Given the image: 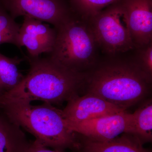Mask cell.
I'll return each instance as SVG.
<instances>
[{"instance_id":"cell-1","label":"cell","mask_w":152,"mask_h":152,"mask_svg":"<svg viewBox=\"0 0 152 152\" xmlns=\"http://www.w3.org/2000/svg\"><path fill=\"white\" fill-rule=\"evenodd\" d=\"M150 82L133 58L132 51L101 55L96 65L86 73L83 87L114 105L126 110L143 99Z\"/></svg>"},{"instance_id":"cell-2","label":"cell","mask_w":152,"mask_h":152,"mask_svg":"<svg viewBox=\"0 0 152 152\" xmlns=\"http://www.w3.org/2000/svg\"><path fill=\"white\" fill-rule=\"evenodd\" d=\"M25 58L29 63V72L16 87L0 96V104L37 100L57 104L77 96L83 88L86 73L64 67L49 57Z\"/></svg>"},{"instance_id":"cell-3","label":"cell","mask_w":152,"mask_h":152,"mask_svg":"<svg viewBox=\"0 0 152 152\" xmlns=\"http://www.w3.org/2000/svg\"><path fill=\"white\" fill-rule=\"evenodd\" d=\"M0 109L11 122L32 134L36 141L45 146L61 151L81 148L77 134L68 127L62 110L53 105L8 103L1 104Z\"/></svg>"},{"instance_id":"cell-4","label":"cell","mask_w":152,"mask_h":152,"mask_svg":"<svg viewBox=\"0 0 152 152\" xmlns=\"http://www.w3.org/2000/svg\"><path fill=\"white\" fill-rule=\"evenodd\" d=\"M101 55L88 22L74 14L57 30L49 57L66 69L86 73L96 65Z\"/></svg>"},{"instance_id":"cell-5","label":"cell","mask_w":152,"mask_h":152,"mask_svg":"<svg viewBox=\"0 0 152 152\" xmlns=\"http://www.w3.org/2000/svg\"><path fill=\"white\" fill-rule=\"evenodd\" d=\"M101 54L112 56L135 49L121 1L88 20Z\"/></svg>"},{"instance_id":"cell-6","label":"cell","mask_w":152,"mask_h":152,"mask_svg":"<svg viewBox=\"0 0 152 152\" xmlns=\"http://www.w3.org/2000/svg\"><path fill=\"white\" fill-rule=\"evenodd\" d=\"M14 19L28 17L53 26L58 29L73 16L66 0H0Z\"/></svg>"},{"instance_id":"cell-7","label":"cell","mask_w":152,"mask_h":152,"mask_svg":"<svg viewBox=\"0 0 152 152\" xmlns=\"http://www.w3.org/2000/svg\"><path fill=\"white\" fill-rule=\"evenodd\" d=\"M66 121L69 129L77 134L93 140L107 142L124 133L131 134L134 118L133 114L124 111L80 122Z\"/></svg>"},{"instance_id":"cell-8","label":"cell","mask_w":152,"mask_h":152,"mask_svg":"<svg viewBox=\"0 0 152 152\" xmlns=\"http://www.w3.org/2000/svg\"><path fill=\"white\" fill-rule=\"evenodd\" d=\"M135 48L152 42V0H121Z\"/></svg>"},{"instance_id":"cell-9","label":"cell","mask_w":152,"mask_h":152,"mask_svg":"<svg viewBox=\"0 0 152 152\" xmlns=\"http://www.w3.org/2000/svg\"><path fill=\"white\" fill-rule=\"evenodd\" d=\"M57 37V30L49 24L28 17H24L20 28L19 42L20 46H25L28 56L37 58L43 53H51Z\"/></svg>"},{"instance_id":"cell-10","label":"cell","mask_w":152,"mask_h":152,"mask_svg":"<svg viewBox=\"0 0 152 152\" xmlns=\"http://www.w3.org/2000/svg\"><path fill=\"white\" fill-rule=\"evenodd\" d=\"M124 110L94 94L77 96L68 101L62 110L64 118L69 121L79 123L98 117L109 115Z\"/></svg>"},{"instance_id":"cell-11","label":"cell","mask_w":152,"mask_h":152,"mask_svg":"<svg viewBox=\"0 0 152 152\" xmlns=\"http://www.w3.org/2000/svg\"><path fill=\"white\" fill-rule=\"evenodd\" d=\"M81 144L83 152H151L144 148L137 137L129 133L107 142L97 141L84 137Z\"/></svg>"},{"instance_id":"cell-12","label":"cell","mask_w":152,"mask_h":152,"mask_svg":"<svg viewBox=\"0 0 152 152\" xmlns=\"http://www.w3.org/2000/svg\"><path fill=\"white\" fill-rule=\"evenodd\" d=\"M30 143L21 128L0 113V152H26Z\"/></svg>"},{"instance_id":"cell-13","label":"cell","mask_w":152,"mask_h":152,"mask_svg":"<svg viewBox=\"0 0 152 152\" xmlns=\"http://www.w3.org/2000/svg\"><path fill=\"white\" fill-rule=\"evenodd\" d=\"M133 124L131 134L143 144L152 140V104L151 100L143 104L133 113Z\"/></svg>"},{"instance_id":"cell-14","label":"cell","mask_w":152,"mask_h":152,"mask_svg":"<svg viewBox=\"0 0 152 152\" xmlns=\"http://www.w3.org/2000/svg\"><path fill=\"white\" fill-rule=\"evenodd\" d=\"M23 61L21 58H10L0 53V85L5 92L16 87L24 77L18 67Z\"/></svg>"},{"instance_id":"cell-15","label":"cell","mask_w":152,"mask_h":152,"mask_svg":"<svg viewBox=\"0 0 152 152\" xmlns=\"http://www.w3.org/2000/svg\"><path fill=\"white\" fill-rule=\"evenodd\" d=\"M121 0H68L73 13L88 20L108 6Z\"/></svg>"},{"instance_id":"cell-16","label":"cell","mask_w":152,"mask_h":152,"mask_svg":"<svg viewBox=\"0 0 152 152\" xmlns=\"http://www.w3.org/2000/svg\"><path fill=\"white\" fill-rule=\"evenodd\" d=\"M20 26L0 3V45L12 44L21 51L19 42Z\"/></svg>"},{"instance_id":"cell-17","label":"cell","mask_w":152,"mask_h":152,"mask_svg":"<svg viewBox=\"0 0 152 152\" xmlns=\"http://www.w3.org/2000/svg\"><path fill=\"white\" fill-rule=\"evenodd\" d=\"M133 58L149 81L152 83V42L132 51Z\"/></svg>"},{"instance_id":"cell-18","label":"cell","mask_w":152,"mask_h":152,"mask_svg":"<svg viewBox=\"0 0 152 152\" xmlns=\"http://www.w3.org/2000/svg\"><path fill=\"white\" fill-rule=\"evenodd\" d=\"M26 152H65L64 151L51 150L48 147L43 145L38 142L35 141L30 143Z\"/></svg>"},{"instance_id":"cell-19","label":"cell","mask_w":152,"mask_h":152,"mask_svg":"<svg viewBox=\"0 0 152 152\" xmlns=\"http://www.w3.org/2000/svg\"><path fill=\"white\" fill-rule=\"evenodd\" d=\"M4 93V91L2 87L0 85V96H1V95L3 94Z\"/></svg>"}]
</instances>
